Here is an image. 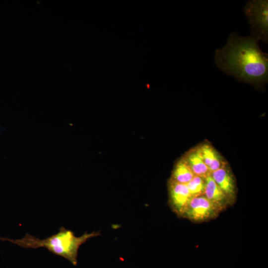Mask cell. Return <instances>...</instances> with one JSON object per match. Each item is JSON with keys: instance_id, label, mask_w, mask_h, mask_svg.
<instances>
[{"instance_id": "1", "label": "cell", "mask_w": 268, "mask_h": 268, "mask_svg": "<svg viewBox=\"0 0 268 268\" xmlns=\"http://www.w3.org/2000/svg\"><path fill=\"white\" fill-rule=\"evenodd\" d=\"M259 42L251 35L232 32L226 45L215 51L216 66L239 82L262 87L268 81V55L261 50Z\"/></svg>"}, {"instance_id": "2", "label": "cell", "mask_w": 268, "mask_h": 268, "mask_svg": "<svg viewBox=\"0 0 268 268\" xmlns=\"http://www.w3.org/2000/svg\"><path fill=\"white\" fill-rule=\"evenodd\" d=\"M99 235L98 232L93 231L90 233L86 232L82 235L76 237L71 230L62 226L60 228L59 232L44 239L26 233L21 239L0 237V240L9 241L25 248H45L53 254L63 257L73 266H76L80 246L89 239Z\"/></svg>"}, {"instance_id": "3", "label": "cell", "mask_w": 268, "mask_h": 268, "mask_svg": "<svg viewBox=\"0 0 268 268\" xmlns=\"http://www.w3.org/2000/svg\"><path fill=\"white\" fill-rule=\"evenodd\" d=\"M250 26L251 35L268 43V0H251L243 8Z\"/></svg>"}, {"instance_id": "4", "label": "cell", "mask_w": 268, "mask_h": 268, "mask_svg": "<svg viewBox=\"0 0 268 268\" xmlns=\"http://www.w3.org/2000/svg\"><path fill=\"white\" fill-rule=\"evenodd\" d=\"M220 212L213 203L202 195L191 199L182 216L194 222H201L215 218Z\"/></svg>"}, {"instance_id": "5", "label": "cell", "mask_w": 268, "mask_h": 268, "mask_svg": "<svg viewBox=\"0 0 268 268\" xmlns=\"http://www.w3.org/2000/svg\"><path fill=\"white\" fill-rule=\"evenodd\" d=\"M192 198L186 184L171 180L169 183V203L174 212L182 216Z\"/></svg>"}, {"instance_id": "6", "label": "cell", "mask_w": 268, "mask_h": 268, "mask_svg": "<svg viewBox=\"0 0 268 268\" xmlns=\"http://www.w3.org/2000/svg\"><path fill=\"white\" fill-rule=\"evenodd\" d=\"M205 181L204 196L209 201L220 211L230 205L232 202L214 181L210 174L205 178Z\"/></svg>"}, {"instance_id": "7", "label": "cell", "mask_w": 268, "mask_h": 268, "mask_svg": "<svg viewBox=\"0 0 268 268\" xmlns=\"http://www.w3.org/2000/svg\"><path fill=\"white\" fill-rule=\"evenodd\" d=\"M211 177L223 192L233 202L235 195L234 181L229 172L221 167L210 174Z\"/></svg>"}, {"instance_id": "8", "label": "cell", "mask_w": 268, "mask_h": 268, "mask_svg": "<svg viewBox=\"0 0 268 268\" xmlns=\"http://www.w3.org/2000/svg\"><path fill=\"white\" fill-rule=\"evenodd\" d=\"M187 162L195 175L205 178L210 174L207 166L204 163L200 148L189 154Z\"/></svg>"}, {"instance_id": "9", "label": "cell", "mask_w": 268, "mask_h": 268, "mask_svg": "<svg viewBox=\"0 0 268 268\" xmlns=\"http://www.w3.org/2000/svg\"><path fill=\"white\" fill-rule=\"evenodd\" d=\"M195 176L186 161L179 162L174 170L171 180L176 182L187 184Z\"/></svg>"}, {"instance_id": "10", "label": "cell", "mask_w": 268, "mask_h": 268, "mask_svg": "<svg viewBox=\"0 0 268 268\" xmlns=\"http://www.w3.org/2000/svg\"><path fill=\"white\" fill-rule=\"evenodd\" d=\"M200 150L204 163L210 174L222 167L217 154L210 146L203 145Z\"/></svg>"}, {"instance_id": "11", "label": "cell", "mask_w": 268, "mask_h": 268, "mask_svg": "<svg viewBox=\"0 0 268 268\" xmlns=\"http://www.w3.org/2000/svg\"><path fill=\"white\" fill-rule=\"evenodd\" d=\"M186 185L192 198L204 195L205 187V178L195 175Z\"/></svg>"}]
</instances>
